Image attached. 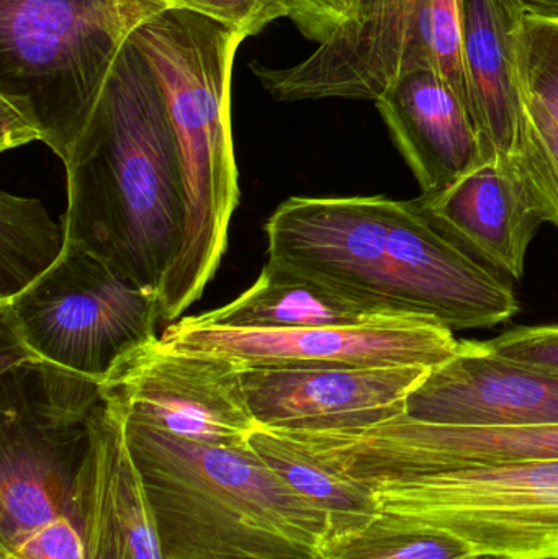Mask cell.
<instances>
[{
    "label": "cell",
    "mask_w": 558,
    "mask_h": 559,
    "mask_svg": "<svg viewBox=\"0 0 558 559\" xmlns=\"http://www.w3.org/2000/svg\"><path fill=\"white\" fill-rule=\"evenodd\" d=\"M0 151L3 153L41 141V131L35 120L7 98H0Z\"/></svg>",
    "instance_id": "27"
},
{
    "label": "cell",
    "mask_w": 558,
    "mask_h": 559,
    "mask_svg": "<svg viewBox=\"0 0 558 559\" xmlns=\"http://www.w3.org/2000/svg\"><path fill=\"white\" fill-rule=\"evenodd\" d=\"M170 9L189 10L238 29L246 38L284 16L274 0H166Z\"/></svg>",
    "instance_id": "24"
},
{
    "label": "cell",
    "mask_w": 558,
    "mask_h": 559,
    "mask_svg": "<svg viewBox=\"0 0 558 559\" xmlns=\"http://www.w3.org/2000/svg\"><path fill=\"white\" fill-rule=\"evenodd\" d=\"M438 68L471 111L461 51L459 0H356L341 28L290 68L252 62L278 102L379 100L400 75Z\"/></svg>",
    "instance_id": "5"
},
{
    "label": "cell",
    "mask_w": 558,
    "mask_h": 559,
    "mask_svg": "<svg viewBox=\"0 0 558 559\" xmlns=\"http://www.w3.org/2000/svg\"><path fill=\"white\" fill-rule=\"evenodd\" d=\"M72 521L87 559H166L153 509L127 439V417L104 403L88 420Z\"/></svg>",
    "instance_id": "14"
},
{
    "label": "cell",
    "mask_w": 558,
    "mask_h": 559,
    "mask_svg": "<svg viewBox=\"0 0 558 559\" xmlns=\"http://www.w3.org/2000/svg\"><path fill=\"white\" fill-rule=\"evenodd\" d=\"M472 559H497V558H491V557H475V558H472Z\"/></svg>",
    "instance_id": "29"
},
{
    "label": "cell",
    "mask_w": 558,
    "mask_h": 559,
    "mask_svg": "<svg viewBox=\"0 0 558 559\" xmlns=\"http://www.w3.org/2000/svg\"><path fill=\"white\" fill-rule=\"evenodd\" d=\"M166 559H321L330 519L251 445H206L127 419Z\"/></svg>",
    "instance_id": "2"
},
{
    "label": "cell",
    "mask_w": 558,
    "mask_h": 559,
    "mask_svg": "<svg viewBox=\"0 0 558 559\" xmlns=\"http://www.w3.org/2000/svg\"><path fill=\"white\" fill-rule=\"evenodd\" d=\"M461 538L380 512L366 528L328 545L321 559H472Z\"/></svg>",
    "instance_id": "20"
},
{
    "label": "cell",
    "mask_w": 558,
    "mask_h": 559,
    "mask_svg": "<svg viewBox=\"0 0 558 559\" xmlns=\"http://www.w3.org/2000/svg\"><path fill=\"white\" fill-rule=\"evenodd\" d=\"M524 16H558V0H511Z\"/></svg>",
    "instance_id": "28"
},
{
    "label": "cell",
    "mask_w": 558,
    "mask_h": 559,
    "mask_svg": "<svg viewBox=\"0 0 558 559\" xmlns=\"http://www.w3.org/2000/svg\"><path fill=\"white\" fill-rule=\"evenodd\" d=\"M246 36L189 10L167 9L130 41L163 88L186 174V241L159 293L161 319L176 321L215 277L239 203L231 130L233 64Z\"/></svg>",
    "instance_id": "3"
},
{
    "label": "cell",
    "mask_w": 558,
    "mask_h": 559,
    "mask_svg": "<svg viewBox=\"0 0 558 559\" xmlns=\"http://www.w3.org/2000/svg\"><path fill=\"white\" fill-rule=\"evenodd\" d=\"M387 197L285 200L265 223L268 264L372 316H405L389 254Z\"/></svg>",
    "instance_id": "9"
},
{
    "label": "cell",
    "mask_w": 558,
    "mask_h": 559,
    "mask_svg": "<svg viewBox=\"0 0 558 559\" xmlns=\"http://www.w3.org/2000/svg\"><path fill=\"white\" fill-rule=\"evenodd\" d=\"M161 338L180 350L219 355L241 367L340 370L432 368L449 360L459 347L454 332L413 316L301 329L223 328L183 318Z\"/></svg>",
    "instance_id": "10"
},
{
    "label": "cell",
    "mask_w": 558,
    "mask_h": 559,
    "mask_svg": "<svg viewBox=\"0 0 558 559\" xmlns=\"http://www.w3.org/2000/svg\"><path fill=\"white\" fill-rule=\"evenodd\" d=\"M520 69L524 94L558 111V16H523Z\"/></svg>",
    "instance_id": "22"
},
{
    "label": "cell",
    "mask_w": 558,
    "mask_h": 559,
    "mask_svg": "<svg viewBox=\"0 0 558 559\" xmlns=\"http://www.w3.org/2000/svg\"><path fill=\"white\" fill-rule=\"evenodd\" d=\"M428 371L242 367L241 380L259 427L297 432L359 429L403 416L406 397Z\"/></svg>",
    "instance_id": "12"
},
{
    "label": "cell",
    "mask_w": 558,
    "mask_h": 559,
    "mask_svg": "<svg viewBox=\"0 0 558 559\" xmlns=\"http://www.w3.org/2000/svg\"><path fill=\"white\" fill-rule=\"evenodd\" d=\"M199 324L239 329H301L351 325L380 316L366 314L328 293L265 264L242 295L199 316Z\"/></svg>",
    "instance_id": "18"
},
{
    "label": "cell",
    "mask_w": 558,
    "mask_h": 559,
    "mask_svg": "<svg viewBox=\"0 0 558 559\" xmlns=\"http://www.w3.org/2000/svg\"><path fill=\"white\" fill-rule=\"evenodd\" d=\"M369 492L380 511L454 535L478 557L558 559V460L383 476Z\"/></svg>",
    "instance_id": "7"
},
{
    "label": "cell",
    "mask_w": 558,
    "mask_h": 559,
    "mask_svg": "<svg viewBox=\"0 0 558 559\" xmlns=\"http://www.w3.org/2000/svg\"><path fill=\"white\" fill-rule=\"evenodd\" d=\"M487 344L501 357L558 377V324L513 329Z\"/></svg>",
    "instance_id": "25"
},
{
    "label": "cell",
    "mask_w": 558,
    "mask_h": 559,
    "mask_svg": "<svg viewBox=\"0 0 558 559\" xmlns=\"http://www.w3.org/2000/svg\"><path fill=\"white\" fill-rule=\"evenodd\" d=\"M0 559H87V554L74 521L59 518L13 544H0Z\"/></svg>",
    "instance_id": "23"
},
{
    "label": "cell",
    "mask_w": 558,
    "mask_h": 559,
    "mask_svg": "<svg viewBox=\"0 0 558 559\" xmlns=\"http://www.w3.org/2000/svg\"><path fill=\"white\" fill-rule=\"evenodd\" d=\"M523 13L511 0H459L471 115L488 156L511 157L526 115L520 69Z\"/></svg>",
    "instance_id": "17"
},
{
    "label": "cell",
    "mask_w": 558,
    "mask_h": 559,
    "mask_svg": "<svg viewBox=\"0 0 558 559\" xmlns=\"http://www.w3.org/2000/svg\"><path fill=\"white\" fill-rule=\"evenodd\" d=\"M376 105L423 195L441 192L487 157L471 111L438 68L405 72Z\"/></svg>",
    "instance_id": "16"
},
{
    "label": "cell",
    "mask_w": 558,
    "mask_h": 559,
    "mask_svg": "<svg viewBox=\"0 0 558 559\" xmlns=\"http://www.w3.org/2000/svg\"><path fill=\"white\" fill-rule=\"evenodd\" d=\"M298 32L317 43H327L341 28L356 0H274Z\"/></svg>",
    "instance_id": "26"
},
{
    "label": "cell",
    "mask_w": 558,
    "mask_h": 559,
    "mask_svg": "<svg viewBox=\"0 0 558 559\" xmlns=\"http://www.w3.org/2000/svg\"><path fill=\"white\" fill-rule=\"evenodd\" d=\"M282 437L321 478L367 495L370 483L383 476L558 460V424L472 429L400 416L359 429L297 430Z\"/></svg>",
    "instance_id": "8"
},
{
    "label": "cell",
    "mask_w": 558,
    "mask_h": 559,
    "mask_svg": "<svg viewBox=\"0 0 558 559\" xmlns=\"http://www.w3.org/2000/svg\"><path fill=\"white\" fill-rule=\"evenodd\" d=\"M64 167L66 241L159 295L186 241L189 199L163 88L133 43Z\"/></svg>",
    "instance_id": "1"
},
{
    "label": "cell",
    "mask_w": 558,
    "mask_h": 559,
    "mask_svg": "<svg viewBox=\"0 0 558 559\" xmlns=\"http://www.w3.org/2000/svg\"><path fill=\"white\" fill-rule=\"evenodd\" d=\"M406 419L439 427H536L558 424V377L518 364L487 342L459 341L408 394Z\"/></svg>",
    "instance_id": "13"
},
{
    "label": "cell",
    "mask_w": 558,
    "mask_h": 559,
    "mask_svg": "<svg viewBox=\"0 0 558 559\" xmlns=\"http://www.w3.org/2000/svg\"><path fill=\"white\" fill-rule=\"evenodd\" d=\"M64 248V229L52 223L39 200L0 193V302L43 277Z\"/></svg>",
    "instance_id": "19"
},
{
    "label": "cell",
    "mask_w": 558,
    "mask_h": 559,
    "mask_svg": "<svg viewBox=\"0 0 558 559\" xmlns=\"http://www.w3.org/2000/svg\"><path fill=\"white\" fill-rule=\"evenodd\" d=\"M157 293L134 285L75 241L25 292L0 302V328L35 357L104 383L128 355L156 341Z\"/></svg>",
    "instance_id": "6"
},
{
    "label": "cell",
    "mask_w": 558,
    "mask_h": 559,
    "mask_svg": "<svg viewBox=\"0 0 558 559\" xmlns=\"http://www.w3.org/2000/svg\"><path fill=\"white\" fill-rule=\"evenodd\" d=\"M513 159L544 223L558 228V111L531 95Z\"/></svg>",
    "instance_id": "21"
},
{
    "label": "cell",
    "mask_w": 558,
    "mask_h": 559,
    "mask_svg": "<svg viewBox=\"0 0 558 559\" xmlns=\"http://www.w3.org/2000/svg\"><path fill=\"white\" fill-rule=\"evenodd\" d=\"M166 0H0V98L68 164L131 36Z\"/></svg>",
    "instance_id": "4"
},
{
    "label": "cell",
    "mask_w": 558,
    "mask_h": 559,
    "mask_svg": "<svg viewBox=\"0 0 558 559\" xmlns=\"http://www.w3.org/2000/svg\"><path fill=\"white\" fill-rule=\"evenodd\" d=\"M426 218L467 252L514 280L544 219L513 156H488L441 192L415 200Z\"/></svg>",
    "instance_id": "15"
},
{
    "label": "cell",
    "mask_w": 558,
    "mask_h": 559,
    "mask_svg": "<svg viewBox=\"0 0 558 559\" xmlns=\"http://www.w3.org/2000/svg\"><path fill=\"white\" fill-rule=\"evenodd\" d=\"M238 361L180 350L156 338L134 350L102 383L128 420L206 445L248 449L258 429Z\"/></svg>",
    "instance_id": "11"
}]
</instances>
